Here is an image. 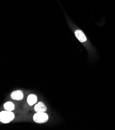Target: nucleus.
Returning a JSON list of instances; mask_svg holds the SVG:
<instances>
[{
	"label": "nucleus",
	"mask_w": 115,
	"mask_h": 130,
	"mask_svg": "<svg viewBox=\"0 0 115 130\" xmlns=\"http://www.w3.org/2000/svg\"><path fill=\"white\" fill-rule=\"evenodd\" d=\"M15 118V115L11 111H2L0 113V121L3 123H8Z\"/></svg>",
	"instance_id": "nucleus-1"
},
{
	"label": "nucleus",
	"mask_w": 115,
	"mask_h": 130,
	"mask_svg": "<svg viewBox=\"0 0 115 130\" xmlns=\"http://www.w3.org/2000/svg\"><path fill=\"white\" fill-rule=\"evenodd\" d=\"M49 119L48 115L45 112H37L33 116L34 121L38 123L46 122Z\"/></svg>",
	"instance_id": "nucleus-2"
},
{
	"label": "nucleus",
	"mask_w": 115,
	"mask_h": 130,
	"mask_svg": "<svg viewBox=\"0 0 115 130\" xmlns=\"http://www.w3.org/2000/svg\"><path fill=\"white\" fill-rule=\"evenodd\" d=\"M10 97L12 99L20 101L23 98V93L21 90H17L12 92L10 95Z\"/></svg>",
	"instance_id": "nucleus-3"
},
{
	"label": "nucleus",
	"mask_w": 115,
	"mask_h": 130,
	"mask_svg": "<svg viewBox=\"0 0 115 130\" xmlns=\"http://www.w3.org/2000/svg\"><path fill=\"white\" fill-rule=\"evenodd\" d=\"M47 107L43 102H40L35 106L34 109L37 112H45L47 111Z\"/></svg>",
	"instance_id": "nucleus-4"
},
{
	"label": "nucleus",
	"mask_w": 115,
	"mask_h": 130,
	"mask_svg": "<svg viewBox=\"0 0 115 130\" xmlns=\"http://www.w3.org/2000/svg\"><path fill=\"white\" fill-rule=\"evenodd\" d=\"M75 35L81 42H85L87 41V38L84 33L80 30H76L74 32Z\"/></svg>",
	"instance_id": "nucleus-5"
},
{
	"label": "nucleus",
	"mask_w": 115,
	"mask_h": 130,
	"mask_svg": "<svg viewBox=\"0 0 115 130\" xmlns=\"http://www.w3.org/2000/svg\"><path fill=\"white\" fill-rule=\"evenodd\" d=\"M37 101V96L35 94H30L27 99V102L30 106H32L36 103Z\"/></svg>",
	"instance_id": "nucleus-6"
},
{
	"label": "nucleus",
	"mask_w": 115,
	"mask_h": 130,
	"mask_svg": "<svg viewBox=\"0 0 115 130\" xmlns=\"http://www.w3.org/2000/svg\"><path fill=\"white\" fill-rule=\"evenodd\" d=\"M4 108L6 110L12 111L15 109V105L11 102H7L4 104Z\"/></svg>",
	"instance_id": "nucleus-7"
}]
</instances>
